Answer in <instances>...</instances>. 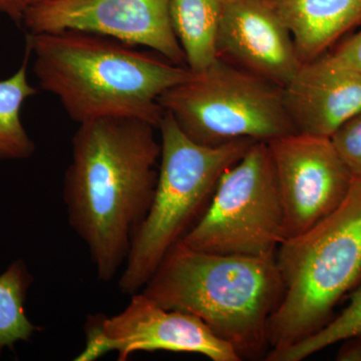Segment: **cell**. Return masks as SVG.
<instances>
[{
  "instance_id": "obj_1",
  "label": "cell",
  "mask_w": 361,
  "mask_h": 361,
  "mask_svg": "<svg viewBox=\"0 0 361 361\" xmlns=\"http://www.w3.org/2000/svg\"><path fill=\"white\" fill-rule=\"evenodd\" d=\"M156 130L137 118H104L82 123L73 135L63 201L99 281L122 269L153 201L161 158Z\"/></svg>"
},
{
  "instance_id": "obj_2",
  "label": "cell",
  "mask_w": 361,
  "mask_h": 361,
  "mask_svg": "<svg viewBox=\"0 0 361 361\" xmlns=\"http://www.w3.org/2000/svg\"><path fill=\"white\" fill-rule=\"evenodd\" d=\"M26 47L40 87L78 125L130 118L159 128L161 94L193 73L157 52L90 32H27Z\"/></svg>"
},
{
  "instance_id": "obj_3",
  "label": "cell",
  "mask_w": 361,
  "mask_h": 361,
  "mask_svg": "<svg viewBox=\"0 0 361 361\" xmlns=\"http://www.w3.org/2000/svg\"><path fill=\"white\" fill-rule=\"evenodd\" d=\"M142 293L199 318L241 360L269 353V322L283 294L276 254L227 255L176 244Z\"/></svg>"
},
{
  "instance_id": "obj_4",
  "label": "cell",
  "mask_w": 361,
  "mask_h": 361,
  "mask_svg": "<svg viewBox=\"0 0 361 361\" xmlns=\"http://www.w3.org/2000/svg\"><path fill=\"white\" fill-rule=\"evenodd\" d=\"M283 294L269 322V353H281L326 324L361 278V178L334 213L276 251Z\"/></svg>"
},
{
  "instance_id": "obj_5",
  "label": "cell",
  "mask_w": 361,
  "mask_h": 361,
  "mask_svg": "<svg viewBox=\"0 0 361 361\" xmlns=\"http://www.w3.org/2000/svg\"><path fill=\"white\" fill-rule=\"evenodd\" d=\"M161 158L153 201L135 233L118 289L133 295L144 288L169 251L184 239L205 213L220 178L256 141L239 140L220 147L197 144L164 114Z\"/></svg>"
},
{
  "instance_id": "obj_6",
  "label": "cell",
  "mask_w": 361,
  "mask_h": 361,
  "mask_svg": "<svg viewBox=\"0 0 361 361\" xmlns=\"http://www.w3.org/2000/svg\"><path fill=\"white\" fill-rule=\"evenodd\" d=\"M159 103L202 146L239 140L268 142L296 133L282 87L220 59L164 92Z\"/></svg>"
},
{
  "instance_id": "obj_7",
  "label": "cell",
  "mask_w": 361,
  "mask_h": 361,
  "mask_svg": "<svg viewBox=\"0 0 361 361\" xmlns=\"http://www.w3.org/2000/svg\"><path fill=\"white\" fill-rule=\"evenodd\" d=\"M284 240L274 165L267 142H256L222 175L205 213L180 242L209 253L268 256Z\"/></svg>"
},
{
  "instance_id": "obj_8",
  "label": "cell",
  "mask_w": 361,
  "mask_h": 361,
  "mask_svg": "<svg viewBox=\"0 0 361 361\" xmlns=\"http://www.w3.org/2000/svg\"><path fill=\"white\" fill-rule=\"evenodd\" d=\"M85 342L75 361H94L109 353L126 361L139 351H171L206 356L212 361H240L238 353L199 318L157 304L141 291L113 316L92 314L85 324Z\"/></svg>"
},
{
  "instance_id": "obj_9",
  "label": "cell",
  "mask_w": 361,
  "mask_h": 361,
  "mask_svg": "<svg viewBox=\"0 0 361 361\" xmlns=\"http://www.w3.org/2000/svg\"><path fill=\"white\" fill-rule=\"evenodd\" d=\"M23 25L30 33H94L186 65L171 23L170 0H49L26 7Z\"/></svg>"
},
{
  "instance_id": "obj_10",
  "label": "cell",
  "mask_w": 361,
  "mask_h": 361,
  "mask_svg": "<svg viewBox=\"0 0 361 361\" xmlns=\"http://www.w3.org/2000/svg\"><path fill=\"white\" fill-rule=\"evenodd\" d=\"M285 217V239L326 218L343 203L355 176L329 137L293 134L268 142Z\"/></svg>"
},
{
  "instance_id": "obj_11",
  "label": "cell",
  "mask_w": 361,
  "mask_h": 361,
  "mask_svg": "<svg viewBox=\"0 0 361 361\" xmlns=\"http://www.w3.org/2000/svg\"><path fill=\"white\" fill-rule=\"evenodd\" d=\"M217 54L280 87L302 63L290 32L267 0H223Z\"/></svg>"
},
{
  "instance_id": "obj_12",
  "label": "cell",
  "mask_w": 361,
  "mask_h": 361,
  "mask_svg": "<svg viewBox=\"0 0 361 361\" xmlns=\"http://www.w3.org/2000/svg\"><path fill=\"white\" fill-rule=\"evenodd\" d=\"M282 94L296 133L330 139L361 110V75L327 52L301 63Z\"/></svg>"
},
{
  "instance_id": "obj_13",
  "label": "cell",
  "mask_w": 361,
  "mask_h": 361,
  "mask_svg": "<svg viewBox=\"0 0 361 361\" xmlns=\"http://www.w3.org/2000/svg\"><path fill=\"white\" fill-rule=\"evenodd\" d=\"M293 39L301 63L319 58L361 25V0H267Z\"/></svg>"
},
{
  "instance_id": "obj_14",
  "label": "cell",
  "mask_w": 361,
  "mask_h": 361,
  "mask_svg": "<svg viewBox=\"0 0 361 361\" xmlns=\"http://www.w3.org/2000/svg\"><path fill=\"white\" fill-rule=\"evenodd\" d=\"M223 0H170L173 30L193 73L218 59L217 37Z\"/></svg>"
},
{
  "instance_id": "obj_15",
  "label": "cell",
  "mask_w": 361,
  "mask_h": 361,
  "mask_svg": "<svg viewBox=\"0 0 361 361\" xmlns=\"http://www.w3.org/2000/svg\"><path fill=\"white\" fill-rule=\"evenodd\" d=\"M30 51L25 47V59L13 75L0 80V161L25 160L35 151L21 122L20 111L28 97L37 90L28 82Z\"/></svg>"
},
{
  "instance_id": "obj_16",
  "label": "cell",
  "mask_w": 361,
  "mask_h": 361,
  "mask_svg": "<svg viewBox=\"0 0 361 361\" xmlns=\"http://www.w3.org/2000/svg\"><path fill=\"white\" fill-rule=\"evenodd\" d=\"M32 282V275L21 260L14 261L0 275V350L30 341L39 330L25 313L26 293Z\"/></svg>"
},
{
  "instance_id": "obj_17",
  "label": "cell",
  "mask_w": 361,
  "mask_h": 361,
  "mask_svg": "<svg viewBox=\"0 0 361 361\" xmlns=\"http://www.w3.org/2000/svg\"><path fill=\"white\" fill-rule=\"evenodd\" d=\"M361 334V286L341 314L302 341L266 358L267 361H301L348 337Z\"/></svg>"
},
{
  "instance_id": "obj_18",
  "label": "cell",
  "mask_w": 361,
  "mask_h": 361,
  "mask_svg": "<svg viewBox=\"0 0 361 361\" xmlns=\"http://www.w3.org/2000/svg\"><path fill=\"white\" fill-rule=\"evenodd\" d=\"M330 140L351 174L361 178V110L346 121Z\"/></svg>"
},
{
  "instance_id": "obj_19",
  "label": "cell",
  "mask_w": 361,
  "mask_h": 361,
  "mask_svg": "<svg viewBox=\"0 0 361 361\" xmlns=\"http://www.w3.org/2000/svg\"><path fill=\"white\" fill-rule=\"evenodd\" d=\"M329 54L341 65L361 75V30Z\"/></svg>"
},
{
  "instance_id": "obj_20",
  "label": "cell",
  "mask_w": 361,
  "mask_h": 361,
  "mask_svg": "<svg viewBox=\"0 0 361 361\" xmlns=\"http://www.w3.org/2000/svg\"><path fill=\"white\" fill-rule=\"evenodd\" d=\"M336 355L339 361H361V334L348 337L342 341Z\"/></svg>"
},
{
  "instance_id": "obj_21",
  "label": "cell",
  "mask_w": 361,
  "mask_h": 361,
  "mask_svg": "<svg viewBox=\"0 0 361 361\" xmlns=\"http://www.w3.org/2000/svg\"><path fill=\"white\" fill-rule=\"evenodd\" d=\"M25 0H0V13L21 25L26 9Z\"/></svg>"
},
{
  "instance_id": "obj_22",
  "label": "cell",
  "mask_w": 361,
  "mask_h": 361,
  "mask_svg": "<svg viewBox=\"0 0 361 361\" xmlns=\"http://www.w3.org/2000/svg\"><path fill=\"white\" fill-rule=\"evenodd\" d=\"M49 1V0H25L26 6L32 4H40V2Z\"/></svg>"
}]
</instances>
